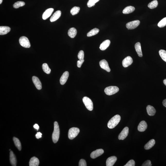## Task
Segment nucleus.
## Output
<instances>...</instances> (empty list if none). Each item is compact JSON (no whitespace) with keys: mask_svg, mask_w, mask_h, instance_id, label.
I'll return each instance as SVG.
<instances>
[{"mask_svg":"<svg viewBox=\"0 0 166 166\" xmlns=\"http://www.w3.org/2000/svg\"><path fill=\"white\" fill-rule=\"evenodd\" d=\"M83 101L84 104L88 110L92 111L93 110V103L89 98L87 97H84Z\"/></svg>","mask_w":166,"mask_h":166,"instance_id":"nucleus-5","label":"nucleus"},{"mask_svg":"<svg viewBox=\"0 0 166 166\" xmlns=\"http://www.w3.org/2000/svg\"><path fill=\"white\" fill-rule=\"evenodd\" d=\"M84 59L79 60L77 61V67L78 68H80L81 67V66L83 63L84 62Z\"/></svg>","mask_w":166,"mask_h":166,"instance_id":"nucleus-40","label":"nucleus"},{"mask_svg":"<svg viewBox=\"0 0 166 166\" xmlns=\"http://www.w3.org/2000/svg\"><path fill=\"white\" fill-rule=\"evenodd\" d=\"M79 166H86V161L84 159H81L79 163Z\"/></svg>","mask_w":166,"mask_h":166,"instance_id":"nucleus-38","label":"nucleus"},{"mask_svg":"<svg viewBox=\"0 0 166 166\" xmlns=\"http://www.w3.org/2000/svg\"><path fill=\"white\" fill-rule=\"evenodd\" d=\"M11 28L7 26L0 27V35H3L6 34L10 32Z\"/></svg>","mask_w":166,"mask_h":166,"instance_id":"nucleus-20","label":"nucleus"},{"mask_svg":"<svg viewBox=\"0 0 166 166\" xmlns=\"http://www.w3.org/2000/svg\"><path fill=\"white\" fill-rule=\"evenodd\" d=\"M166 26V17L164 18L160 21L158 24V26L159 28L164 27Z\"/></svg>","mask_w":166,"mask_h":166,"instance_id":"nucleus-35","label":"nucleus"},{"mask_svg":"<svg viewBox=\"0 0 166 166\" xmlns=\"http://www.w3.org/2000/svg\"><path fill=\"white\" fill-rule=\"evenodd\" d=\"M147 125L145 121H143L141 122L137 127L138 130L140 132H144L147 129Z\"/></svg>","mask_w":166,"mask_h":166,"instance_id":"nucleus-13","label":"nucleus"},{"mask_svg":"<svg viewBox=\"0 0 166 166\" xmlns=\"http://www.w3.org/2000/svg\"><path fill=\"white\" fill-rule=\"evenodd\" d=\"M99 30L97 28H94V29L91 30L89 32H88L87 34L88 37H91V36L95 35L97 34L99 32Z\"/></svg>","mask_w":166,"mask_h":166,"instance_id":"nucleus-28","label":"nucleus"},{"mask_svg":"<svg viewBox=\"0 0 166 166\" xmlns=\"http://www.w3.org/2000/svg\"><path fill=\"white\" fill-rule=\"evenodd\" d=\"M39 163V160L37 158L33 157L30 160L29 162L30 166H38Z\"/></svg>","mask_w":166,"mask_h":166,"instance_id":"nucleus-22","label":"nucleus"},{"mask_svg":"<svg viewBox=\"0 0 166 166\" xmlns=\"http://www.w3.org/2000/svg\"><path fill=\"white\" fill-rule=\"evenodd\" d=\"M135 162L133 160L129 161L124 166H134L135 165Z\"/></svg>","mask_w":166,"mask_h":166,"instance_id":"nucleus-37","label":"nucleus"},{"mask_svg":"<svg viewBox=\"0 0 166 166\" xmlns=\"http://www.w3.org/2000/svg\"><path fill=\"white\" fill-rule=\"evenodd\" d=\"M100 1V0H89L87 4V5L89 7H92L95 5V4Z\"/></svg>","mask_w":166,"mask_h":166,"instance_id":"nucleus-34","label":"nucleus"},{"mask_svg":"<svg viewBox=\"0 0 166 166\" xmlns=\"http://www.w3.org/2000/svg\"><path fill=\"white\" fill-rule=\"evenodd\" d=\"M77 57L79 60L83 59L84 58V52L83 50H80L79 52Z\"/></svg>","mask_w":166,"mask_h":166,"instance_id":"nucleus-36","label":"nucleus"},{"mask_svg":"<svg viewBox=\"0 0 166 166\" xmlns=\"http://www.w3.org/2000/svg\"><path fill=\"white\" fill-rule=\"evenodd\" d=\"M151 161L147 160L145 161L142 165V166H151L152 165Z\"/></svg>","mask_w":166,"mask_h":166,"instance_id":"nucleus-39","label":"nucleus"},{"mask_svg":"<svg viewBox=\"0 0 166 166\" xmlns=\"http://www.w3.org/2000/svg\"><path fill=\"white\" fill-rule=\"evenodd\" d=\"M110 43V41L109 40H107L104 41L101 44L99 48L101 50H105L109 47Z\"/></svg>","mask_w":166,"mask_h":166,"instance_id":"nucleus-19","label":"nucleus"},{"mask_svg":"<svg viewBox=\"0 0 166 166\" xmlns=\"http://www.w3.org/2000/svg\"><path fill=\"white\" fill-rule=\"evenodd\" d=\"M159 53L161 58L166 62V51L165 50H159Z\"/></svg>","mask_w":166,"mask_h":166,"instance_id":"nucleus-33","label":"nucleus"},{"mask_svg":"<svg viewBox=\"0 0 166 166\" xmlns=\"http://www.w3.org/2000/svg\"><path fill=\"white\" fill-rule=\"evenodd\" d=\"M33 127H34V128L35 129H37V130H38L39 128V126L37 124H36L34 125V126H33Z\"/></svg>","mask_w":166,"mask_h":166,"instance_id":"nucleus-42","label":"nucleus"},{"mask_svg":"<svg viewBox=\"0 0 166 166\" xmlns=\"http://www.w3.org/2000/svg\"><path fill=\"white\" fill-rule=\"evenodd\" d=\"M33 83L38 90H40L42 88V84L39 78L37 77L33 76L32 78Z\"/></svg>","mask_w":166,"mask_h":166,"instance_id":"nucleus-12","label":"nucleus"},{"mask_svg":"<svg viewBox=\"0 0 166 166\" xmlns=\"http://www.w3.org/2000/svg\"><path fill=\"white\" fill-rule=\"evenodd\" d=\"M80 132V130L78 128L72 127L69 129L68 133V137L70 140L73 139L78 135Z\"/></svg>","mask_w":166,"mask_h":166,"instance_id":"nucleus-3","label":"nucleus"},{"mask_svg":"<svg viewBox=\"0 0 166 166\" xmlns=\"http://www.w3.org/2000/svg\"><path fill=\"white\" fill-rule=\"evenodd\" d=\"M121 120V117L119 115H115L109 121L107 126L110 129H113L117 125Z\"/></svg>","mask_w":166,"mask_h":166,"instance_id":"nucleus-1","label":"nucleus"},{"mask_svg":"<svg viewBox=\"0 0 166 166\" xmlns=\"http://www.w3.org/2000/svg\"><path fill=\"white\" fill-rule=\"evenodd\" d=\"M147 113L150 116H153L156 113V110L154 107L151 105H148L146 107Z\"/></svg>","mask_w":166,"mask_h":166,"instance_id":"nucleus-18","label":"nucleus"},{"mask_svg":"<svg viewBox=\"0 0 166 166\" xmlns=\"http://www.w3.org/2000/svg\"><path fill=\"white\" fill-rule=\"evenodd\" d=\"M10 160L11 165L12 166L16 165V159L15 154L12 151H10Z\"/></svg>","mask_w":166,"mask_h":166,"instance_id":"nucleus-23","label":"nucleus"},{"mask_svg":"<svg viewBox=\"0 0 166 166\" xmlns=\"http://www.w3.org/2000/svg\"><path fill=\"white\" fill-rule=\"evenodd\" d=\"M133 62V60L130 56H128L125 58L122 62L123 67H127L131 65Z\"/></svg>","mask_w":166,"mask_h":166,"instance_id":"nucleus-10","label":"nucleus"},{"mask_svg":"<svg viewBox=\"0 0 166 166\" xmlns=\"http://www.w3.org/2000/svg\"><path fill=\"white\" fill-rule=\"evenodd\" d=\"M3 0H0V4H1L2 3Z\"/></svg>","mask_w":166,"mask_h":166,"instance_id":"nucleus-45","label":"nucleus"},{"mask_svg":"<svg viewBox=\"0 0 166 166\" xmlns=\"http://www.w3.org/2000/svg\"><path fill=\"white\" fill-rule=\"evenodd\" d=\"M104 151L102 149H98L93 151L91 154V157L93 159H95L103 154Z\"/></svg>","mask_w":166,"mask_h":166,"instance_id":"nucleus-11","label":"nucleus"},{"mask_svg":"<svg viewBox=\"0 0 166 166\" xmlns=\"http://www.w3.org/2000/svg\"><path fill=\"white\" fill-rule=\"evenodd\" d=\"M69 76V73L67 71H66L63 73L60 80V83L61 85H64L66 83Z\"/></svg>","mask_w":166,"mask_h":166,"instance_id":"nucleus-15","label":"nucleus"},{"mask_svg":"<svg viewBox=\"0 0 166 166\" xmlns=\"http://www.w3.org/2000/svg\"><path fill=\"white\" fill-rule=\"evenodd\" d=\"M42 68L43 71L46 73L49 74L51 72V69L49 67V66L46 63H44L42 65Z\"/></svg>","mask_w":166,"mask_h":166,"instance_id":"nucleus-29","label":"nucleus"},{"mask_svg":"<svg viewBox=\"0 0 166 166\" xmlns=\"http://www.w3.org/2000/svg\"><path fill=\"white\" fill-rule=\"evenodd\" d=\"M61 11L58 10L55 12L53 15H52L50 19V22H53L56 21V20H58L60 17L61 16Z\"/></svg>","mask_w":166,"mask_h":166,"instance_id":"nucleus-17","label":"nucleus"},{"mask_svg":"<svg viewBox=\"0 0 166 166\" xmlns=\"http://www.w3.org/2000/svg\"><path fill=\"white\" fill-rule=\"evenodd\" d=\"M99 65L102 68L107 71V72H110V69L108 63L106 60L103 59L100 61Z\"/></svg>","mask_w":166,"mask_h":166,"instance_id":"nucleus-9","label":"nucleus"},{"mask_svg":"<svg viewBox=\"0 0 166 166\" xmlns=\"http://www.w3.org/2000/svg\"><path fill=\"white\" fill-rule=\"evenodd\" d=\"M135 48L136 51L138 56L140 57H143V55L142 52L141 44L140 42H137L135 44Z\"/></svg>","mask_w":166,"mask_h":166,"instance_id":"nucleus-21","label":"nucleus"},{"mask_svg":"<svg viewBox=\"0 0 166 166\" xmlns=\"http://www.w3.org/2000/svg\"><path fill=\"white\" fill-rule=\"evenodd\" d=\"M162 103L164 106L166 107V99H164Z\"/></svg>","mask_w":166,"mask_h":166,"instance_id":"nucleus-43","label":"nucleus"},{"mask_svg":"<svg viewBox=\"0 0 166 166\" xmlns=\"http://www.w3.org/2000/svg\"><path fill=\"white\" fill-rule=\"evenodd\" d=\"M129 129L127 127H125L118 136V138L120 140H123L127 136L129 133Z\"/></svg>","mask_w":166,"mask_h":166,"instance_id":"nucleus-8","label":"nucleus"},{"mask_svg":"<svg viewBox=\"0 0 166 166\" xmlns=\"http://www.w3.org/2000/svg\"><path fill=\"white\" fill-rule=\"evenodd\" d=\"M119 91V89L116 86H111L106 88L104 92L108 95H111L116 94Z\"/></svg>","mask_w":166,"mask_h":166,"instance_id":"nucleus-4","label":"nucleus"},{"mask_svg":"<svg viewBox=\"0 0 166 166\" xmlns=\"http://www.w3.org/2000/svg\"><path fill=\"white\" fill-rule=\"evenodd\" d=\"M60 135V129L58 123L55 121L54 123V130L52 135V139L54 143H57L59 139Z\"/></svg>","mask_w":166,"mask_h":166,"instance_id":"nucleus-2","label":"nucleus"},{"mask_svg":"<svg viewBox=\"0 0 166 166\" xmlns=\"http://www.w3.org/2000/svg\"><path fill=\"white\" fill-rule=\"evenodd\" d=\"M54 9L53 8H50L47 9L43 13L42 16V18L44 20H46L50 17L53 13Z\"/></svg>","mask_w":166,"mask_h":166,"instance_id":"nucleus-14","label":"nucleus"},{"mask_svg":"<svg viewBox=\"0 0 166 166\" xmlns=\"http://www.w3.org/2000/svg\"><path fill=\"white\" fill-rule=\"evenodd\" d=\"M13 140L16 147L18 148L19 151H21V143H20L19 140L16 137H14L13 138Z\"/></svg>","mask_w":166,"mask_h":166,"instance_id":"nucleus-27","label":"nucleus"},{"mask_svg":"<svg viewBox=\"0 0 166 166\" xmlns=\"http://www.w3.org/2000/svg\"><path fill=\"white\" fill-rule=\"evenodd\" d=\"M80 10V7H74L71 9L70 11L71 13L73 15H75L78 13Z\"/></svg>","mask_w":166,"mask_h":166,"instance_id":"nucleus-32","label":"nucleus"},{"mask_svg":"<svg viewBox=\"0 0 166 166\" xmlns=\"http://www.w3.org/2000/svg\"><path fill=\"white\" fill-rule=\"evenodd\" d=\"M77 34V30L74 28H70L68 31V35L69 37L72 38H75Z\"/></svg>","mask_w":166,"mask_h":166,"instance_id":"nucleus-24","label":"nucleus"},{"mask_svg":"<svg viewBox=\"0 0 166 166\" xmlns=\"http://www.w3.org/2000/svg\"><path fill=\"white\" fill-rule=\"evenodd\" d=\"M140 22L139 20L129 22L126 24V27L128 29H134L137 28L140 24Z\"/></svg>","mask_w":166,"mask_h":166,"instance_id":"nucleus-7","label":"nucleus"},{"mask_svg":"<svg viewBox=\"0 0 166 166\" xmlns=\"http://www.w3.org/2000/svg\"><path fill=\"white\" fill-rule=\"evenodd\" d=\"M163 83L166 86V79H165V80H163Z\"/></svg>","mask_w":166,"mask_h":166,"instance_id":"nucleus-44","label":"nucleus"},{"mask_svg":"<svg viewBox=\"0 0 166 166\" xmlns=\"http://www.w3.org/2000/svg\"><path fill=\"white\" fill-rule=\"evenodd\" d=\"M155 144V141L154 139L150 140L148 143L145 145L144 148L145 150H148L152 148Z\"/></svg>","mask_w":166,"mask_h":166,"instance_id":"nucleus-26","label":"nucleus"},{"mask_svg":"<svg viewBox=\"0 0 166 166\" xmlns=\"http://www.w3.org/2000/svg\"><path fill=\"white\" fill-rule=\"evenodd\" d=\"M42 134L40 132L37 133V134L36 135V138L37 139H39L42 137Z\"/></svg>","mask_w":166,"mask_h":166,"instance_id":"nucleus-41","label":"nucleus"},{"mask_svg":"<svg viewBox=\"0 0 166 166\" xmlns=\"http://www.w3.org/2000/svg\"><path fill=\"white\" fill-rule=\"evenodd\" d=\"M117 160V158L116 156H112L109 158L107 160L106 166H113Z\"/></svg>","mask_w":166,"mask_h":166,"instance_id":"nucleus-16","label":"nucleus"},{"mask_svg":"<svg viewBox=\"0 0 166 166\" xmlns=\"http://www.w3.org/2000/svg\"><path fill=\"white\" fill-rule=\"evenodd\" d=\"M25 3L23 1H19L17 2L14 4L13 5L14 8L17 9L20 7H23L25 5Z\"/></svg>","mask_w":166,"mask_h":166,"instance_id":"nucleus-31","label":"nucleus"},{"mask_svg":"<svg viewBox=\"0 0 166 166\" xmlns=\"http://www.w3.org/2000/svg\"><path fill=\"white\" fill-rule=\"evenodd\" d=\"M19 42L22 46L26 48H29L31 47L29 39L25 36H22L19 39Z\"/></svg>","mask_w":166,"mask_h":166,"instance_id":"nucleus-6","label":"nucleus"},{"mask_svg":"<svg viewBox=\"0 0 166 166\" xmlns=\"http://www.w3.org/2000/svg\"><path fill=\"white\" fill-rule=\"evenodd\" d=\"M135 8L132 6H128L125 8L123 11V13L124 14H129L132 13L135 10Z\"/></svg>","mask_w":166,"mask_h":166,"instance_id":"nucleus-25","label":"nucleus"},{"mask_svg":"<svg viewBox=\"0 0 166 166\" xmlns=\"http://www.w3.org/2000/svg\"><path fill=\"white\" fill-rule=\"evenodd\" d=\"M158 4V1L156 0L152 1L148 5V7L150 9H153L157 7Z\"/></svg>","mask_w":166,"mask_h":166,"instance_id":"nucleus-30","label":"nucleus"}]
</instances>
